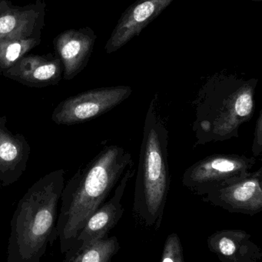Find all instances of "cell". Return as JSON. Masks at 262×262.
I'll return each mask as SVG.
<instances>
[{
	"instance_id": "1",
	"label": "cell",
	"mask_w": 262,
	"mask_h": 262,
	"mask_svg": "<svg viewBox=\"0 0 262 262\" xmlns=\"http://www.w3.org/2000/svg\"><path fill=\"white\" fill-rule=\"evenodd\" d=\"M132 164L130 152L118 145H109L74 173L62 192L51 246L58 238L62 253L72 249L88 219L104 203Z\"/></svg>"
},
{
	"instance_id": "2",
	"label": "cell",
	"mask_w": 262,
	"mask_h": 262,
	"mask_svg": "<svg viewBox=\"0 0 262 262\" xmlns=\"http://www.w3.org/2000/svg\"><path fill=\"white\" fill-rule=\"evenodd\" d=\"M258 80L221 71L206 78L192 101L195 146L239 137L252 120Z\"/></svg>"
},
{
	"instance_id": "3",
	"label": "cell",
	"mask_w": 262,
	"mask_h": 262,
	"mask_svg": "<svg viewBox=\"0 0 262 262\" xmlns=\"http://www.w3.org/2000/svg\"><path fill=\"white\" fill-rule=\"evenodd\" d=\"M63 169L43 176L29 188L11 220L6 262H40L55 232Z\"/></svg>"
},
{
	"instance_id": "4",
	"label": "cell",
	"mask_w": 262,
	"mask_h": 262,
	"mask_svg": "<svg viewBox=\"0 0 262 262\" xmlns=\"http://www.w3.org/2000/svg\"><path fill=\"white\" fill-rule=\"evenodd\" d=\"M155 94L145 118L135 179L134 209L146 220L161 218L171 184L169 131Z\"/></svg>"
},
{
	"instance_id": "5",
	"label": "cell",
	"mask_w": 262,
	"mask_h": 262,
	"mask_svg": "<svg viewBox=\"0 0 262 262\" xmlns=\"http://www.w3.org/2000/svg\"><path fill=\"white\" fill-rule=\"evenodd\" d=\"M256 158L240 154H215L208 156L188 167L182 182L197 195H205L220 185L250 172Z\"/></svg>"
},
{
	"instance_id": "6",
	"label": "cell",
	"mask_w": 262,
	"mask_h": 262,
	"mask_svg": "<svg viewBox=\"0 0 262 262\" xmlns=\"http://www.w3.org/2000/svg\"><path fill=\"white\" fill-rule=\"evenodd\" d=\"M132 93V88L126 85L91 89L62 101L51 118L58 125L86 122L115 108Z\"/></svg>"
},
{
	"instance_id": "7",
	"label": "cell",
	"mask_w": 262,
	"mask_h": 262,
	"mask_svg": "<svg viewBox=\"0 0 262 262\" xmlns=\"http://www.w3.org/2000/svg\"><path fill=\"white\" fill-rule=\"evenodd\" d=\"M135 174V169L134 164H132L126 169L118 182L112 198L103 203L88 219L86 224L77 235L72 249L66 252L65 258H70L74 254L89 245L103 239L108 232L117 224L124 212L122 204L123 195L128 183Z\"/></svg>"
},
{
	"instance_id": "8",
	"label": "cell",
	"mask_w": 262,
	"mask_h": 262,
	"mask_svg": "<svg viewBox=\"0 0 262 262\" xmlns=\"http://www.w3.org/2000/svg\"><path fill=\"white\" fill-rule=\"evenodd\" d=\"M203 195L204 201L231 212H260L262 209V167L223 183Z\"/></svg>"
},
{
	"instance_id": "9",
	"label": "cell",
	"mask_w": 262,
	"mask_h": 262,
	"mask_svg": "<svg viewBox=\"0 0 262 262\" xmlns=\"http://www.w3.org/2000/svg\"><path fill=\"white\" fill-rule=\"evenodd\" d=\"M174 0H136L125 10L105 49L112 54L139 35L142 31L158 16Z\"/></svg>"
},
{
	"instance_id": "10",
	"label": "cell",
	"mask_w": 262,
	"mask_h": 262,
	"mask_svg": "<svg viewBox=\"0 0 262 262\" xmlns=\"http://www.w3.org/2000/svg\"><path fill=\"white\" fill-rule=\"evenodd\" d=\"M46 3L35 0L24 6L0 0V38L41 37L45 26Z\"/></svg>"
},
{
	"instance_id": "11",
	"label": "cell",
	"mask_w": 262,
	"mask_h": 262,
	"mask_svg": "<svg viewBox=\"0 0 262 262\" xmlns=\"http://www.w3.org/2000/svg\"><path fill=\"white\" fill-rule=\"evenodd\" d=\"M96 38L89 27L69 29L54 38V49L63 64V79H73L86 67Z\"/></svg>"
},
{
	"instance_id": "12",
	"label": "cell",
	"mask_w": 262,
	"mask_h": 262,
	"mask_svg": "<svg viewBox=\"0 0 262 262\" xmlns=\"http://www.w3.org/2000/svg\"><path fill=\"white\" fill-rule=\"evenodd\" d=\"M3 76L29 87L55 85L63 79V69L57 55H26L7 70Z\"/></svg>"
},
{
	"instance_id": "13",
	"label": "cell",
	"mask_w": 262,
	"mask_h": 262,
	"mask_svg": "<svg viewBox=\"0 0 262 262\" xmlns=\"http://www.w3.org/2000/svg\"><path fill=\"white\" fill-rule=\"evenodd\" d=\"M7 118L0 117V186H9L19 180L27 167L31 147L21 134H12L6 127Z\"/></svg>"
},
{
	"instance_id": "14",
	"label": "cell",
	"mask_w": 262,
	"mask_h": 262,
	"mask_svg": "<svg viewBox=\"0 0 262 262\" xmlns=\"http://www.w3.org/2000/svg\"><path fill=\"white\" fill-rule=\"evenodd\" d=\"M41 42V37L0 38V72L7 70Z\"/></svg>"
},
{
	"instance_id": "15",
	"label": "cell",
	"mask_w": 262,
	"mask_h": 262,
	"mask_svg": "<svg viewBox=\"0 0 262 262\" xmlns=\"http://www.w3.org/2000/svg\"><path fill=\"white\" fill-rule=\"evenodd\" d=\"M118 249L115 237L103 238L78 251L63 262H110Z\"/></svg>"
},
{
	"instance_id": "16",
	"label": "cell",
	"mask_w": 262,
	"mask_h": 262,
	"mask_svg": "<svg viewBox=\"0 0 262 262\" xmlns=\"http://www.w3.org/2000/svg\"><path fill=\"white\" fill-rule=\"evenodd\" d=\"M162 262H184L181 243L176 234L168 237L163 250Z\"/></svg>"
},
{
	"instance_id": "17",
	"label": "cell",
	"mask_w": 262,
	"mask_h": 262,
	"mask_svg": "<svg viewBox=\"0 0 262 262\" xmlns=\"http://www.w3.org/2000/svg\"><path fill=\"white\" fill-rule=\"evenodd\" d=\"M253 142H252V151L255 158L259 157L262 152V111H260L255 124L254 132Z\"/></svg>"
},
{
	"instance_id": "18",
	"label": "cell",
	"mask_w": 262,
	"mask_h": 262,
	"mask_svg": "<svg viewBox=\"0 0 262 262\" xmlns=\"http://www.w3.org/2000/svg\"><path fill=\"white\" fill-rule=\"evenodd\" d=\"M218 249L221 255L225 256H232L236 252V243L230 237H221L218 243Z\"/></svg>"
},
{
	"instance_id": "19",
	"label": "cell",
	"mask_w": 262,
	"mask_h": 262,
	"mask_svg": "<svg viewBox=\"0 0 262 262\" xmlns=\"http://www.w3.org/2000/svg\"><path fill=\"white\" fill-rule=\"evenodd\" d=\"M241 1L262 2V0H241Z\"/></svg>"
}]
</instances>
